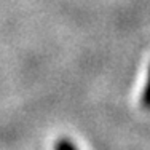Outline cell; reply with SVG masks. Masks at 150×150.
<instances>
[{
  "mask_svg": "<svg viewBox=\"0 0 150 150\" xmlns=\"http://www.w3.org/2000/svg\"><path fill=\"white\" fill-rule=\"evenodd\" d=\"M142 105L145 109L150 110V67H149V77H147V83H145L144 93H142Z\"/></svg>",
  "mask_w": 150,
  "mask_h": 150,
  "instance_id": "6da1fadb",
  "label": "cell"
},
{
  "mask_svg": "<svg viewBox=\"0 0 150 150\" xmlns=\"http://www.w3.org/2000/svg\"><path fill=\"white\" fill-rule=\"evenodd\" d=\"M54 150H77V149L69 139H59L54 145Z\"/></svg>",
  "mask_w": 150,
  "mask_h": 150,
  "instance_id": "7a4b0ae2",
  "label": "cell"
}]
</instances>
